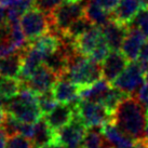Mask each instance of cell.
Masks as SVG:
<instances>
[{
  "instance_id": "60d3db41",
  "label": "cell",
  "mask_w": 148,
  "mask_h": 148,
  "mask_svg": "<svg viewBox=\"0 0 148 148\" xmlns=\"http://www.w3.org/2000/svg\"><path fill=\"white\" fill-rule=\"evenodd\" d=\"M41 148H64L63 146H61L60 144H56V143H51V144L47 145V146H43Z\"/></svg>"
},
{
  "instance_id": "484cf974",
  "label": "cell",
  "mask_w": 148,
  "mask_h": 148,
  "mask_svg": "<svg viewBox=\"0 0 148 148\" xmlns=\"http://www.w3.org/2000/svg\"><path fill=\"white\" fill-rule=\"evenodd\" d=\"M107 142L101 131V127H89L86 131L81 148H104Z\"/></svg>"
},
{
  "instance_id": "ab89813d",
  "label": "cell",
  "mask_w": 148,
  "mask_h": 148,
  "mask_svg": "<svg viewBox=\"0 0 148 148\" xmlns=\"http://www.w3.org/2000/svg\"><path fill=\"white\" fill-rule=\"evenodd\" d=\"M7 116H8V112L5 109L3 108H0V127H2L4 123V121L7 119Z\"/></svg>"
},
{
  "instance_id": "d6a6232c",
  "label": "cell",
  "mask_w": 148,
  "mask_h": 148,
  "mask_svg": "<svg viewBox=\"0 0 148 148\" xmlns=\"http://www.w3.org/2000/svg\"><path fill=\"white\" fill-rule=\"evenodd\" d=\"M136 99L140 101L142 105L146 108V110H148V80H146L142 86H140L138 91L135 93Z\"/></svg>"
},
{
  "instance_id": "c3c4849f",
  "label": "cell",
  "mask_w": 148,
  "mask_h": 148,
  "mask_svg": "<svg viewBox=\"0 0 148 148\" xmlns=\"http://www.w3.org/2000/svg\"><path fill=\"white\" fill-rule=\"evenodd\" d=\"M147 117H148V110H147Z\"/></svg>"
},
{
  "instance_id": "44dd1931",
  "label": "cell",
  "mask_w": 148,
  "mask_h": 148,
  "mask_svg": "<svg viewBox=\"0 0 148 148\" xmlns=\"http://www.w3.org/2000/svg\"><path fill=\"white\" fill-rule=\"evenodd\" d=\"M84 15L93 25L103 27L111 20V13L104 10L93 0H86Z\"/></svg>"
},
{
  "instance_id": "b9f144b4",
  "label": "cell",
  "mask_w": 148,
  "mask_h": 148,
  "mask_svg": "<svg viewBox=\"0 0 148 148\" xmlns=\"http://www.w3.org/2000/svg\"><path fill=\"white\" fill-rule=\"evenodd\" d=\"M143 140H146L148 143V120H147V123H146V127H145V130H144V137H143Z\"/></svg>"
},
{
  "instance_id": "1f68e13d",
  "label": "cell",
  "mask_w": 148,
  "mask_h": 148,
  "mask_svg": "<svg viewBox=\"0 0 148 148\" xmlns=\"http://www.w3.org/2000/svg\"><path fill=\"white\" fill-rule=\"evenodd\" d=\"M64 0H35V7L49 15Z\"/></svg>"
},
{
  "instance_id": "7a4b0ae2",
  "label": "cell",
  "mask_w": 148,
  "mask_h": 148,
  "mask_svg": "<svg viewBox=\"0 0 148 148\" xmlns=\"http://www.w3.org/2000/svg\"><path fill=\"white\" fill-rule=\"evenodd\" d=\"M65 77L79 88H86L103 79L102 64L78 52L70 58Z\"/></svg>"
},
{
  "instance_id": "d6986e66",
  "label": "cell",
  "mask_w": 148,
  "mask_h": 148,
  "mask_svg": "<svg viewBox=\"0 0 148 148\" xmlns=\"http://www.w3.org/2000/svg\"><path fill=\"white\" fill-rule=\"evenodd\" d=\"M23 63V50H18L15 53L7 58H0V76L18 78Z\"/></svg>"
},
{
  "instance_id": "836d02e7",
  "label": "cell",
  "mask_w": 148,
  "mask_h": 148,
  "mask_svg": "<svg viewBox=\"0 0 148 148\" xmlns=\"http://www.w3.org/2000/svg\"><path fill=\"white\" fill-rule=\"evenodd\" d=\"M93 1L96 2L99 7H102L104 10L111 13L117 7V4L119 3L120 0H93Z\"/></svg>"
},
{
  "instance_id": "f546056e",
  "label": "cell",
  "mask_w": 148,
  "mask_h": 148,
  "mask_svg": "<svg viewBox=\"0 0 148 148\" xmlns=\"http://www.w3.org/2000/svg\"><path fill=\"white\" fill-rule=\"evenodd\" d=\"M7 143H5V148H35L33 142L21 134H15L12 136L7 137Z\"/></svg>"
},
{
  "instance_id": "7bdbcfd3",
  "label": "cell",
  "mask_w": 148,
  "mask_h": 148,
  "mask_svg": "<svg viewBox=\"0 0 148 148\" xmlns=\"http://www.w3.org/2000/svg\"><path fill=\"white\" fill-rule=\"evenodd\" d=\"M142 4V8H147L148 7V0H138Z\"/></svg>"
},
{
  "instance_id": "f6af8a7d",
  "label": "cell",
  "mask_w": 148,
  "mask_h": 148,
  "mask_svg": "<svg viewBox=\"0 0 148 148\" xmlns=\"http://www.w3.org/2000/svg\"><path fill=\"white\" fill-rule=\"evenodd\" d=\"M104 148H114V147H112V146H110V145L107 143V144L105 145V146H104Z\"/></svg>"
},
{
  "instance_id": "cb8c5ba5",
  "label": "cell",
  "mask_w": 148,
  "mask_h": 148,
  "mask_svg": "<svg viewBox=\"0 0 148 148\" xmlns=\"http://www.w3.org/2000/svg\"><path fill=\"white\" fill-rule=\"evenodd\" d=\"M22 88V81L18 78L1 77L0 76V96L11 99L17 96Z\"/></svg>"
},
{
  "instance_id": "277c9868",
  "label": "cell",
  "mask_w": 148,
  "mask_h": 148,
  "mask_svg": "<svg viewBox=\"0 0 148 148\" xmlns=\"http://www.w3.org/2000/svg\"><path fill=\"white\" fill-rule=\"evenodd\" d=\"M75 45L79 53L101 64L111 51L104 37L102 27L96 25H93L89 30L77 38Z\"/></svg>"
},
{
  "instance_id": "f35d334b",
  "label": "cell",
  "mask_w": 148,
  "mask_h": 148,
  "mask_svg": "<svg viewBox=\"0 0 148 148\" xmlns=\"http://www.w3.org/2000/svg\"><path fill=\"white\" fill-rule=\"evenodd\" d=\"M17 0H0V5L3 8H10L16 2Z\"/></svg>"
},
{
  "instance_id": "83f0119b",
  "label": "cell",
  "mask_w": 148,
  "mask_h": 148,
  "mask_svg": "<svg viewBox=\"0 0 148 148\" xmlns=\"http://www.w3.org/2000/svg\"><path fill=\"white\" fill-rule=\"evenodd\" d=\"M35 7V0H17L15 3L7 10L9 22L21 20L22 15Z\"/></svg>"
},
{
  "instance_id": "8992f818",
  "label": "cell",
  "mask_w": 148,
  "mask_h": 148,
  "mask_svg": "<svg viewBox=\"0 0 148 148\" xmlns=\"http://www.w3.org/2000/svg\"><path fill=\"white\" fill-rule=\"evenodd\" d=\"M70 106L74 108L75 116H77L86 127H102L111 120L112 115L104 105L97 102L79 99Z\"/></svg>"
},
{
  "instance_id": "4316f807",
  "label": "cell",
  "mask_w": 148,
  "mask_h": 148,
  "mask_svg": "<svg viewBox=\"0 0 148 148\" xmlns=\"http://www.w3.org/2000/svg\"><path fill=\"white\" fill-rule=\"evenodd\" d=\"M92 26H93V24H92V23L86 17V15H84V16L78 18L77 21H75L73 24L70 25L69 27L67 28V30H66V33L63 35V37L68 38V39H71V40L76 41L77 38H79L81 35H83V34L86 33V30H89ZM63 37H61V38H63Z\"/></svg>"
},
{
  "instance_id": "e0dca14e",
  "label": "cell",
  "mask_w": 148,
  "mask_h": 148,
  "mask_svg": "<svg viewBox=\"0 0 148 148\" xmlns=\"http://www.w3.org/2000/svg\"><path fill=\"white\" fill-rule=\"evenodd\" d=\"M74 108L68 104H60L45 115V121L51 130L58 131L74 119Z\"/></svg>"
},
{
  "instance_id": "f1b7e54d",
  "label": "cell",
  "mask_w": 148,
  "mask_h": 148,
  "mask_svg": "<svg viewBox=\"0 0 148 148\" xmlns=\"http://www.w3.org/2000/svg\"><path fill=\"white\" fill-rule=\"evenodd\" d=\"M56 99L54 97L52 90L47 91L42 94L38 95V107L41 111L42 116L49 114L56 106Z\"/></svg>"
},
{
  "instance_id": "ac0fdd59",
  "label": "cell",
  "mask_w": 148,
  "mask_h": 148,
  "mask_svg": "<svg viewBox=\"0 0 148 148\" xmlns=\"http://www.w3.org/2000/svg\"><path fill=\"white\" fill-rule=\"evenodd\" d=\"M102 29H103L104 37L106 39L108 47L110 48L111 51H120L121 45L123 43L124 38L129 30V26L121 25L110 20L106 25H104Z\"/></svg>"
},
{
  "instance_id": "9c48e42d",
  "label": "cell",
  "mask_w": 148,
  "mask_h": 148,
  "mask_svg": "<svg viewBox=\"0 0 148 148\" xmlns=\"http://www.w3.org/2000/svg\"><path fill=\"white\" fill-rule=\"evenodd\" d=\"M4 109L14 118L20 120L21 122H26V123H36L42 117L39 107L24 103L17 96L11 99L8 103H5Z\"/></svg>"
},
{
  "instance_id": "e575fe53",
  "label": "cell",
  "mask_w": 148,
  "mask_h": 148,
  "mask_svg": "<svg viewBox=\"0 0 148 148\" xmlns=\"http://www.w3.org/2000/svg\"><path fill=\"white\" fill-rule=\"evenodd\" d=\"M20 134L26 136L28 138H32L34 134V124L22 122L21 127H20Z\"/></svg>"
},
{
  "instance_id": "bcb514c9",
  "label": "cell",
  "mask_w": 148,
  "mask_h": 148,
  "mask_svg": "<svg viewBox=\"0 0 148 148\" xmlns=\"http://www.w3.org/2000/svg\"><path fill=\"white\" fill-rule=\"evenodd\" d=\"M146 80H148V70H147V74H146Z\"/></svg>"
},
{
  "instance_id": "7c38bea8",
  "label": "cell",
  "mask_w": 148,
  "mask_h": 148,
  "mask_svg": "<svg viewBox=\"0 0 148 148\" xmlns=\"http://www.w3.org/2000/svg\"><path fill=\"white\" fill-rule=\"evenodd\" d=\"M129 63L130 61L124 56L121 51H110L108 56L102 63L103 78L112 84L117 77L125 69Z\"/></svg>"
},
{
  "instance_id": "6da1fadb",
  "label": "cell",
  "mask_w": 148,
  "mask_h": 148,
  "mask_svg": "<svg viewBox=\"0 0 148 148\" xmlns=\"http://www.w3.org/2000/svg\"><path fill=\"white\" fill-rule=\"evenodd\" d=\"M147 120L146 108L134 95L125 96L111 116V121L134 140L144 137Z\"/></svg>"
},
{
  "instance_id": "4fadbf2b",
  "label": "cell",
  "mask_w": 148,
  "mask_h": 148,
  "mask_svg": "<svg viewBox=\"0 0 148 148\" xmlns=\"http://www.w3.org/2000/svg\"><path fill=\"white\" fill-rule=\"evenodd\" d=\"M45 56L37 48L29 45L23 50V63H22L21 73L18 79L22 82H25L36 71L38 67L43 64Z\"/></svg>"
},
{
  "instance_id": "3957f363",
  "label": "cell",
  "mask_w": 148,
  "mask_h": 148,
  "mask_svg": "<svg viewBox=\"0 0 148 148\" xmlns=\"http://www.w3.org/2000/svg\"><path fill=\"white\" fill-rule=\"evenodd\" d=\"M86 3V0H64L49 14L50 32L63 37L70 25L84 16Z\"/></svg>"
},
{
  "instance_id": "ba28073f",
  "label": "cell",
  "mask_w": 148,
  "mask_h": 148,
  "mask_svg": "<svg viewBox=\"0 0 148 148\" xmlns=\"http://www.w3.org/2000/svg\"><path fill=\"white\" fill-rule=\"evenodd\" d=\"M88 127L77 116L65 127L54 131V143L60 144L64 148H81L83 138Z\"/></svg>"
},
{
  "instance_id": "8d00e7d4",
  "label": "cell",
  "mask_w": 148,
  "mask_h": 148,
  "mask_svg": "<svg viewBox=\"0 0 148 148\" xmlns=\"http://www.w3.org/2000/svg\"><path fill=\"white\" fill-rule=\"evenodd\" d=\"M8 21V14H7V11L3 7L0 5V26L2 24H4L5 22Z\"/></svg>"
},
{
  "instance_id": "ffe728a7",
  "label": "cell",
  "mask_w": 148,
  "mask_h": 148,
  "mask_svg": "<svg viewBox=\"0 0 148 148\" xmlns=\"http://www.w3.org/2000/svg\"><path fill=\"white\" fill-rule=\"evenodd\" d=\"M32 142L35 148H41L43 146L54 143V131L48 125L45 118H40L34 123V134Z\"/></svg>"
},
{
  "instance_id": "52a82bcc",
  "label": "cell",
  "mask_w": 148,
  "mask_h": 148,
  "mask_svg": "<svg viewBox=\"0 0 148 148\" xmlns=\"http://www.w3.org/2000/svg\"><path fill=\"white\" fill-rule=\"evenodd\" d=\"M20 24L29 43L50 32L49 15L36 7L22 15Z\"/></svg>"
},
{
  "instance_id": "ee69618b",
  "label": "cell",
  "mask_w": 148,
  "mask_h": 148,
  "mask_svg": "<svg viewBox=\"0 0 148 148\" xmlns=\"http://www.w3.org/2000/svg\"><path fill=\"white\" fill-rule=\"evenodd\" d=\"M4 99L2 96H0V108H3L4 109V106H5V102H4Z\"/></svg>"
},
{
  "instance_id": "30bf717a",
  "label": "cell",
  "mask_w": 148,
  "mask_h": 148,
  "mask_svg": "<svg viewBox=\"0 0 148 148\" xmlns=\"http://www.w3.org/2000/svg\"><path fill=\"white\" fill-rule=\"evenodd\" d=\"M58 79L56 75L52 73L45 64H42L29 77L28 80H26L23 83L37 95H39L47 91L52 90Z\"/></svg>"
},
{
  "instance_id": "4dcf8cb0",
  "label": "cell",
  "mask_w": 148,
  "mask_h": 148,
  "mask_svg": "<svg viewBox=\"0 0 148 148\" xmlns=\"http://www.w3.org/2000/svg\"><path fill=\"white\" fill-rule=\"evenodd\" d=\"M130 25H133L140 29L143 34L148 38V7L140 9V12L136 14L135 18Z\"/></svg>"
},
{
  "instance_id": "9a60e30c",
  "label": "cell",
  "mask_w": 148,
  "mask_h": 148,
  "mask_svg": "<svg viewBox=\"0 0 148 148\" xmlns=\"http://www.w3.org/2000/svg\"><path fill=\"white\" fill-rule=\"evenodd\" d=\"M140 9L142 4L138 0H120L115 10L111 12V20L121 25L129 26Z\"/></svg>"
},
{
  "instance_id": "8fae6325",
  "label": "cell",
  "mask_w": 148,
  "mask_h": 148,
  "mask_svg": "<svg viewBox=\"0 0 148 148\" xmlns=\"http://www.w3.org/2000/svg\"><path fill=\"white\" fill-rule=\"evenodd\" d=\"M146 40H147V37L143 34L140 29L133 25H129V30L124 38L123 43L121 45L120 51L130 62L136 61L140 58L142 48L145 45Z\"/></svg>"
},
{
  "instance_id": "603a6c76",
  "label": "cell",
  "mask_w": 148,
  "mask_h": 148,
  "mask_svg": "<svg viewBox=\"0 0 148 148\" xmlns=\"http://www.w3.org/2000/svg\"><path fill=\"white\" fill-rule=\"evenodd\" d=\"M29 45L37 48L47 58L48 55L52 54L58 49V47L61 45V38L58 37L56 34L52 33V32H48L47 34L40 36L37 39H35Z\"/></svg>"
},
{
  "instance_id": "d590c367",
  "label": "cell",
  "mask_w": 148,
  "mask_h": 148,
  "mask_svg": "<svg viewBox=\"0 0 148 148\" xmlns=\"http://www.w3.org/2000/svg\"><path fill=\"white\" fill-rule=\"evenodd\" d=\"M138 60H140V61H143V62L148 64V39L146 40L145 45H143V48H142V51H140Z\"/></svg>"
},
{
  "instance_id": "74e56055",
  "label": "cell",
  "mask_w": 148,
  "mask_h": 148,
  "mask_svg": "<svg viewBox=\"0 0 148 148\" xmlns=\"http://www.w3.org/2000/svg\"><path fill=\"white\" fill-rule=\"evenodd\" d=\"M5 133H4L3 129L2 127H0V148H5Z\"/></svg>"
},
{
  "instance_id": "5bb4252c",
  "label": "cell",
  "mask_w": 148,
  "mask_h": 148,
  "mask_svg": "<svg viewBox=\"0 0 148 148\" xmlns=\"http://www.w3.org/2000/svg\"><path fill=\"white\" fill-rule=\"evenodd\" d=\"M79 89L80 88L71 82L69 79L62 77L58 78V81L55 82L54 86L52 88V92L58 103L74 105L80 99Z\"/></svg>"
},
{
  "instance_id": "7402d4cb",
  "label": "cell",
  "mask_w": 148,
  "mask_h": 148,
  "mask_svg": "<svg viewBox=\"0 0 148 148\" xmlns=\"http://www.w3.org/2000/svg\"><path fill=\"white\" fill-rule=\"evenodd\" d=\"M110 83L106 81L104 78L101 79L99 81L89 86L80 88L79 89V97L80 99H84V101H92V102L101 103L104 94L110 88Z\"/></svg>"
},
{
  "instance_id": "7dc6e473",
  "label": "cell",
  "mask_w": 148,
  "mask_h": 148,
  "mask_svg": "<svg viewBox=\"0 0 148 148\" xmlns=\"http://www.w3.org/2000/svg\"><path fill=\"white\" fill-rule=\"evenodd\" d=\"M145 142H146V140H145ZM146 143H147V142H146ZM147 147H148V143H147Z\"/></svg>"
},
{
  "instance_id": "d4e9b609",
  "label": "cell",
  "mask_w": 148,
  "mask_h": 148,
  "mask_svg": "<svg viewBox=\"0 0 148 148\" xmlns=\"http://www.w3.org/2000/svg\"><path fill=\"white\" fill-rule=\"evenodd\" d=\"M127 96V94H125L124 92L120 91L119 89H117L116 86H110V88L106 91V93L104 94L103 99L101 101V104L106 107L108 111L112 115V112L115 111V109L118 107L122 99Z\"/></svg>"
},
{
  "instance_id": "2e32d148",
  "label": "cell",
  "mask_w": 148,
  "mask_h": 148,
  "mask_svg": "<svg viewBox=\"0 0 148 148\" xmlns=\"http://www.w3.org/2000/svg\"><path fill=\"white\" fill-rule=\"evenodd\" d=\"M101 131L107 143L114 148H130L135 143V140L123 133L111 120L101 127Z\"/></svg>"
},
{
  "instance_id": "5b68a950",
  "label": "cell",
  "mask_w": 148,
  "mask_h": 148,
  "mask_svg": "<svg viewBox=\"0 0 148 148\" xmlns=\"http://www.w3.org/2000/svg\"><path fill=\"white\" fill-rule=\"evenodd\" d=\"M148 64L140 60L132 61L125 69L117 77L111 86H116L127 95H134L145 82Z\"/></svg>"
}]
</instances>
